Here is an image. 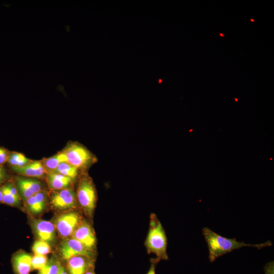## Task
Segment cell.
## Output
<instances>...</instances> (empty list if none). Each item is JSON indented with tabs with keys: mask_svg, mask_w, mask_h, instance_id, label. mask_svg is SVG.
I'll list each match as a JSON object with an SVG mask.
<instances>
[{
	"mask_svg": "<svg viewBox=\"0 0 274 274\" xmlns=\"http://www.w3.org/2000/svg\"><path fill=\"white\" fill-rule=\"evenodd\" d=\"M220 35L222 37H224V35L222 33H220Z\"/></svg>",
	"mask_w": 274,
	"mask_h": 274,
	"instance_id": "obj_30",
	"label": "cell"
},
{
	"mask_svg": "<svg viewBox=\"0 0 274 274\" xmlns=\"http://www.w3.org/2000/svg\"><path fill=\"white\" fill-rule=\"evenodd\" d=\"M65 154L67 162L78 169L87 167L93 161V157L89 151L83 146L72 143L62 150Z\"/></svg>",
	"mask_w": 274,
	"mask_h": 274,
	"instance_id": "obj_4",
	"label": "cell"
},
{
	"mask_svg": "<svg viewBox=\"0 0 274 274\" xmlns=\"http://www.w3.org/2000/svg\"><path fill=\"white\" fill-rule=\"evenodd\" d=\"M10 152L7 149L0 147V166L7 162Z\"/></svg>",
	"mask_w": 274,
	"mask_h": 274,
	"instance_id": "obj_23",
	"label": "cell"
},
{
	"mask_svg": "<svg viewBox=\"0 0 274 274\" xmlns=\"http://www.w3.org/2000/svg\"><path fill=\"white\" fill-rule=\"evenodd\" d=\"M78 169L68 162H63L60 163L52 172L59 174L74 179L78 175Z\"/></svg>",
	"mask_w": 274,
	"mask_h": 274,
	"instance_id": "obj_18",
	"label": "cell"
},
{
	"mask_svg": "<svg viewBox=\"0 0 274 274\" xmlns=\"http://www.w3.org/2000/svg\"><path fill=\"white\" fill-rule=\"evenodd\" d=\"M76 195L71 187L55 190L50 198L52 206L57 210L75 209L77 206Z\"/></svg>",
	"mask_w": 274,
	"mask_h": 274,
	"instance_id": "obj_6",
	"label": "cell"
},
{
	"mask_svg": "<svg viewBox=\"0 0 274 274\" xmlns=\"http://www.w3.org/2000/svg\"><path fill=\"white\" fill-rule=\"evenodd\" d=\"M235 100L236 101H237V98H235Z\"/></svg>",
	"mask_w": 274,
	"mask_h": 274,
	"instance_id": "obj_32",
	"label": "cell"
},
{
	"mask_svg": "<svg viewBox=\"0 0 274 274\" xmlns=\"http://www.w3.org/2000/svg\"><path fill=\"white\" fill-rule=\"evenodd\" d=\"M91 251L72 237L64 240L60 248L61 258L66 261L76 256H84L93 260L94 254Z\"/></svg>",
	"mask_w": 274,
	"mask_h": 274,
	"instance_id": "obj_7",
	"label": "cell"
},
{
	"mask_svg": "<svg viewBox=\"0 0 274 274\" xmlns=\"http://www.w3.org/2000/svg\"><path fill=\"white\" fill-rule=\"evenodd\" d=\"M78 202L84 212L91 215L96 201V191L90 178L83 177L79 181L76 192Z\"/></svg>",
	"mask_w": 274,
	"mask_h": 274,
	"instance_id": "obj_3",
	"label": "cell"
},
{
	"mask_svg": "<svg viewBox=\"0 0 274 274\" xmlns=\"http://www.w3.org/2000/svg\"><path fill=\"white\" fill-rule=\"evenodd\" d=\"M11 168L17 174L26 177L42 178L47 174L41 160H32L25 166Z\"/></svg>",
	"mask_w": 274,
	"mask_h": 274,
	"instance_id": "obj_11",
	"label": "cell"
},
{
	"mask_svg": "<svg viewBox=\"0 0 274 274\" xmlns=\"http://www.w3.org/2000/svg\"><path fill=\"white\" fill-rule=\"evenodd\" d=\"M32 160L25 157L23 154L17 152H10L7 162L11 167H20L25 166Z\"/></svg>",
	"mask_w": 274,
	"mask_h": 274,
	"instance_id": "obj_17",
	"label": "cell"
},
{
	"mask_svg": "<svg viewBox=\"0 0 274 274\" xmlns=\"http://www.w3.org/2000/svg\"><path fill=\"white\" fill-rule=\"evenodd\" d=\"M80 222L79 214L72 212L59 215L54 224L59 235L62 238H67L72 236Z\"/></svg>",
	"mask_w": 274,
	"mask_h": 274,
	"instance_id": "obj_5",
	"label": "cell"
},
{
	"mask_svg": "<svg viewBox=\"0 0 274 274\" xmlns=\"http://www.w3.org/2000/svg\"><path fill=\"white\" fill-rule=\"evenodd\" d=\"M32 228L39 239L48 243L54 241L56 229L54 224L51 222L44 220H34Z\"/></svg>",
	"mask_w": 274,
	"mask_h": 274,
	"instance_id": "obj_10",
	"label": "cell"
},
{
	"mask_svg": "<svg viewBox=\"0 0 274 274\" xmlns=\"http://www.w3.org/2000/svg\"><path fill=\"white\" fill-rule=\"evenodd\" d=\"M61 261L57 258L53 257L49 259L47 264L38 270V274H58Z\"/></svg>",
	"mask_w": 274,
	"mask_h": 274,
	"instance_id": "obj_19",
	"label": "cell"
},
{
	"mask_svg": "<svg viewBox=\"0 0 274 274\" xmlns=\"http://www.w3.org/2000/svg\"><path fill=\"white\" fill-rule=\"evenodd\" d=\"M16 183L19 195L24 200L42 190V183L33 178L18 177Z\"/></svg>",
	"mask_w": 274,
	"mask_h": 274,
	"instance_id": "obj_9",
	"label": "cell"
},
{
	"mask_svg": "<svg viewBox=\"0 0 274 274\" xmlns=\"http://www.w3.org/2000/svg\"><path fill=\"white\" fill-rule=\"evenodd\" d=\"M273 264H272L271 263L267 264L265 267L266 274H273Z\"/></svg>",
	"mask_w": 274,
	"mask_h": 274,
	"instance_id": "obj_26",
	"label": "cell"
},
{
	"mask_svg": "<svg viewBox=\"0 0 274 274\" xmlns=\"http://www.w3.org/2000/svg\"><path fill=\"white\" fill-rule=\"evenodd\" d=\"M0 202H3V193L1 188H0Z\"/></svg>",
	"mask_w": 274,
	"mask_h": 274,
	"instance_id": "obj_29",
	"label": "cell"
},
{
	"mask_svg": "<svg viewBox=\"0 0 274 274\" xmlns=\"http://www.w3.org/2000/svg\"><path fill=\"white\" fill-rule=\"evenodd\" d=\"M51 250L49 243L40 239L36 241L32 247L34 255H46L51 252Z\"/></svg>",
	"mask_w": 274,
	"mask_h": 274,
	"instance_id": "obj_20",
	"label": "cell"
},
{
	"mask_svg": "<svg viewBox=\"0 0 274 274\" xmlns=\"http://www.w3.org/2000/svg\"><path fill=\"white\" fill-rule=\"evenodd\" d=\"M145 246L149 253L156 255L155 259L158 262L160 260H167V239L165 230L155 214L150 218V229L145 242Z\"/></svg>",
	"mask_w": 274,
	"mask_h": 274,
	"instance_id": "obj_2",
	"label": "cell"
},
{
	"mask_svg": "<svg viewBox=\"0 0 274 274\" xmlns=\"http://www.w3.org/2000/svg\"><path fill=\"white\" fill-rule=\"evenodd\" d=\"M251 21H253V22L254 21V20L253 19H251Z\"/></svg>",
	"mask_w": 274,
	"mask_h": 274,
	"instance_id": "obj_31",
	"label": "cell"
},
{
	"mask_svg": "<svg viewBox=\"0 0 274 274\" xmlns=\"http://www.w3.org/2000/svg\"><path fill=\"white\" fill-rule=\"evenodd\" d=\"M192 131V129L190 130V131Z\"/></svg>",
	"mask_w": 274,
	"mask_h": 274,
	"instance_id": "obj_33",
	"label": "cell"
},
{
	"mask_svg": "<svg viewBox=\"0 0 274 274\" xmlns=\"http://www.w3.org/2000/svg\"><path fill=\"white\" fill-rule=\"evenodd\" d=\"M157 263V262L155 259L152 260L150 269L147 274H155V266Z\"/></svg>",
	"mask_w": 274,
	"mask_h": 274,
	"instance_id": "obj_25",
	"label": "cell"
},
{
	"mask_svg": "<svg viewBox=\"0 0 274 274\" xmlns=\"http://www.w3.org/2000/svg\"><path fill=\"white\" fill-rule=\"evenodd\" d=\"M41 161L48 174L53 172L60 163L67 162V159L65 154L61 151L49 158H44Z\"/></svg>",
	"mask_w": 274,
	"mask_h": 274,
	"instance_id": "obj_16",
	"label": "cell"
},
{
	"mask_svg": "<svg viewBox=\"0 0 274 274\" xmlns=\"http://www.w3.org/2000/svg\"><path fill=\"white\" fill-rule=\"evenodd\" d=\"M32 256L25 252H18L12 258L15 274H30L31 270Z\"/></svg>",
	"mask_w": 274,
	"mask_h": 274,
	"instance_id": "obj_12",
	"label": "cell"
},
{
	"mask_svg": "<svg viewBox=\"0 0 274 274\" xmlns=\"http://www.w3.org/2000/svg\"><path fill=\"white\" fill-rule=\"evenodd\" d=\"M58 274H69L65 266L63 265L62 263L60 265Z\"/></svg>",
	"mask_w": 274,
	"mask_h": 274,
	"instance_id": "obj_27",
	"label": "cell"
},
{
	"mask_svg": "<svg viewBox=\"0 0 274 274\" xmlns=\"http://www.w3.org/2000/svg\"><path fill=\"white\" fill-rule=\"evenodd\" d=\"M48 261L46 255H34L31 258V270L41 269L47 264Z\"/></svg>",
	"mask_w": 274,
	"mask_h": 274,
	"instance_id": "obj_22",
	"label": "cell"
},
{
	"mask_svg": "<svg viewBox=\"0 0 274 274\" xmlns=\"http://www.w3.org/2000/svg\"><path fill=\"white\" fill-rule=\"evenodd\" d=\"M1 189L3 193V203L12 206L19 203L20 199L16 198L11 193L6 184L2 187Z\"/></svg>",
	"mask_w": 274,
	"mask_h": 274,
	"instance_id": "obj_21",
	"label": "cell"
},
{
	"mask_svg": "<svg viewBox=\"0 0 274 274\" xmlns=\"http://www.w3.org/2000/svg\"><path fill=\"white\" fill-rule=\"evenodd\" d=\"M84 274H95L94 264L90 265Z\"/></svg>",
	"mask_w": 274,
	"mask_h": 274,
	"instance_id": "obj_28",
	"label": "cell"
},
{
	"mask_svg": "<svg viewBox=\"0 0 274 274\" xmlns=\"http://www.w3.org/2000/svg\"><path fill=\"white\" fill-rule=\"evenodd\" d=\"M202 234L209 249V258L213 262L221 256L245 246L255 247L258 249L269 247L272 244L270 241L258 244H248L239 242L236 238H228L217 234L208 227L202 229Z\"/></svg>",
	"mask_w": 274,
	"mask_h": 274,
	"instance_id": "obj_1",
	"label": "cell"
},
{
	"mask_svg": "<svg viewBox=\"0 0 274 274\" xmlns=\"http://www.w3.org/2000/svg\"><path fill=\"white\" fill-rule=\"evenodd\" d=\"M94 260L84 256H76L66 261L65 266L69 274H84Z\"/></svg>",
	"mask_w": 274,
	"mask_h": 274,
	"instance_id": "obj_13",
	"label": "cell"
},
{
	"mask_svg": "<svg viewBox=\"0 0 274 274\" xmlns=\"http://www.w3.org/2000/svg\"><path fill=\"white\" fill-rule=\"evenodd\" d=\"M72 237L80 242L87 249L92 251L96 244L94 231L89 224L80 222L72 235Z\"/></svg>",
	"mask_w": 274,
	"mask_h": 274,
	"instance_id": "obj_8",
	"label": "cell"
},
{
	"mask_svg": "<svg viewBox=\"0 0 274 274\" xmlns=\"http://www.w3.org/2000/svg\"><path fill=\"white\" fill-rule=\"evenodd\" d=\"M46 180L50 190H58L69 187L73 179L59 174L51 172L47 174Z\"/></svg>",
	"mask_w": 274,
	"mask_h": 274,
	"instance_id": "obj_15",
	"label": "cell"
},
{
	"mask_svg": "<svg viewBox=\"0 0 274 274\" xmlns=\"http://www.w3.org/2000/svg\"><path fill=\"white\" fill-rule=\"evenodd\" d=\"M7 178V174L3 166H0V184L4 182Z\"/></svg>",
	"mask_w": 274,
	"mask_h": 274,
	"instance_id": "obj_24",
	"label": "cell"
},
{
	"mask_svg": "<svg viewBox=\"0 0 274 274\" xmlns=\"http://www.w3.org/2000/svg\"><path fill=\"white\" fill-rule=\"evenodd\" d=\"M46 200V193L42 190L26 199L25 201L26 207L30 213L38 214L44 210Z\"/></svg>",
	"mask_w": 274,
	"mask_h": 274,
	"instance_id": "obj_14",
	"label": "cell"
}]
</instances>
